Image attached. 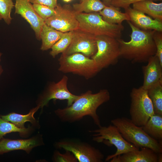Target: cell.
<instances>
[{"instance_id": "6da1fadb", "label": "cell", "mask_w": 162, "mask_h": 162, "mask_svg": "<svg viewBox=\"0 0 162 162\" xmlns=\"http://www.w3.org/2000/svg\"><path fill=\"white\" fill-rule=\"evenodd\" d=\"M109 91L102 89L96 93L90 90L79 95L70 106L55 111L56 115L62 122L72 123L81 119L86 116L91 117L98 127L101 125L97 113L98 107L110 99Z\"/></svg>"}, {"instance_id": "7a4b0ae2", "label": "cell", "mask_w": 162, "mask_h": 162, "mask_svg": "<svg viewBox=\"0 0 162 162\" xmlns=\"http://www.w3.org/2000/svg\"><path fill=\"white\" fill-rule=\"evenodd\" d=\"M131 30L130 40L126 41L117 39L120 51V57L132 63L147 62L155 55L156 49L153 38L155 30H145L134 26L127 21Z\"/></svg>"}, {"instance_id": "3957f363", "label": "cell", "mask_w": 162, "mask_h": 162, "mask_svg": "<svg viewBox=\"0 0 162 162\" xmlns=\"http://www.w3.org/2000/svg\"><path fill=\"white\" fill-rule=\"evenodd\" d=\"M111 122L118 129L122 137L128 142L138 149L149 148L157 153L162 152V142L152 138L143 130L125 117L117 118Z\"/></svg>"}, {"instance_id": "277c9868", "label": "cell", "mask_w": 162, "mask_h": 162, "mask_svg": "<svg viewBox=\"0 0 162 162\" xmlns=\"http://www.w3.org/2000/svg\"><path fill=\"white\" fill-rule=\"evenodd\" d=\"M76 16L79 29L95 36L105 35L121 38L124 28L122 24L109 23L103 20L98 12H76Z\"/></svg>"}, {"instance_id": "5b68a950", "label": "cell", "mask_w": 162, "mask_h": 162, "mask_svg": "<svg viewBox=\"0 0 162 162\" xmlns=\"http://www.w3.org/2000/svg\"><path fill=\"white\" fill-rule=\"evenodd\" d=\"M58 61L59 71L72 73L86 79L93 77L101 70L93 59L80 53L68 55L62 54Z\"/></svg>"}, {"instance_id": "8992f818", "label": "cell", "mask_w": 162, "mask_h": 162, "mask_svg": "<svg viewBox=\"0 0 162 162\" xmlns=\"http://www.w3.org/2000/svg\"><path fill=\"white\" fill-rule=\"evenodd\" d=\"M92 133L93 140L98 143H102L108 146H114L117 150L114 154L108 155L105 159L108 161L113 158L129 152L139 149L127 142L122 137L118 128L113 124L99 127Z\"/></svg>"}, {"instance_id": "52a82bcc", "label": "cell", "mask_w": 162, "mask_h": 162, "mask_svg": "<svg viewBox=\"0 0 162 162\" xmlns=\"http://www.w3.org/2000/svg\"><path fill=\"white\" fill-rule=\"evenodd\" d=\"M131 103L129 110L130 120L136 125L144 126L154 113L152 102L147 90L142 86L133 88L130 93Z\"/></svg>"}, {"instance_id": "ba28073f", "label": "cell", "mask_w": 162, "mask_h": 162, "mask_svg": "<svg viewBox=\"0 0 162 162\" xmlns=\"http://www.w3.org/2000/svg\"><path fill=\"white\" fill-rule=\"evenodd\" d=\"M97 50L91 58L102 70L116 64L120 57L119 45L117 39L110 36H96Z\"/></svg>"}, {"instance_id": "9c48e42d", "label": "cell", "mask_w": 162, "mask_h": 162, "mask_svg": "<svg viewBox=\"0 0 162 162\" xmlns=\"http://www.w3.org/2000/svg\"><path fill=\"white\" fill-rule=\"evenodd\" d=\"M55 145L57 148L71 152L79 162H102L104 158L99 150L86 142L64 139Z\"/></svg>"}, {"instance_id": "30bf717a", "label": "cell", "mask_w": 162, "mask_h": 162, "mask_svg": "<svg viewBox=\"0 0 162 162\" xmlns=\"http://www.w3.org/2000/svg\"><path fill=\"white\" fill-rule=\"evenodd\" d=\"M55 9V14L45 21L46 24L63 33L79 29V22L73 7L58 4Z\"/></svg>"}, {"instance_id": "8fae6325", "label": "cell", "mask_w": 162, "mask_h": 162, "mask_svg": "<svg viewBox=\"0 0 162 162\" xmlns=\"http://www.w3.org/2000/svg\"><path fill=\"white\" fill-rule=\"evenodd\" d=\"M96 36L80 29L73 31L71 42L62 54L68 55L80 53L90 58L96 52Z\"/></svg>"}, {"instance_id": "7c38bea8", "label": "cell", "mask_w": 162, "mask_h": 162, "mask_svg": "<svg viewBox=\"0 0 162 162\" xmlns=\"http://www.w3.org/2000/svg\"><path fill=\"white\" fill-rule=\"evenodd\" d=\"M68 77L64 75L58 82L50 84L39 99L38 105L40 108L43 109L51 99L66 100H67L68 106H70L79 95L72 94L68 90Z\"/></svg>"}, {"instance_id": "4fadbf2b", "label": "cell", "mask_w": 162, "mask_h": 162, "mask_svg": "<svg viewBox=\"0 0 162 162\" xmlns=\"http://www.w3.org/2000/svg\"><path fill=\"white\" fill-rule=\"evenodd\" d=\"M15 13L20 15L30 24L36 38L40 40V33L45 21L37 14L29 0H15Z\"/></svg>"}, {"instance_id": "5bb4252c", "label": "cell", "mask_w": 162, "mask_h": 162, "mask_svg": "<svg viewBox=\"0 0 162 162\" xmlns=\"http://www.w3.org/2000/svg\"><path fill=\"white\" fill-rule=\"evenodd\" d=\"M124 10L129 21L136 27L142 30L162 32V21L153 19L130 6Z\"/></svg>"}, {"instance_id": "9a60e30c", "label": "cell", "mask_w": 162, "mask_h": 162, "mask_svg": "<svg viewBox=\"0 0 162 162\" xmlns=\"http://www.w3.org/2000/svg\"><path fill=\"white\" fill-rule=\"evenodd\" d=\"M147 64L142 67L143 75L142 87L147 90L153 85L162 80V64L155 55L148 60Z\"/></svg>"}, {"instance_id": "2e32d148", "label": "cell", "mask_w": 162, "mask_h": 162, "mask_svg": "<svg viewBox=\"0 0 162 162\" xmlns=\"http://www.w3.org/2000/svg\"><path fill=\"white\" fill-rule=\"evenodd\" d=\"M114 157L110 162H158V153L145 147Z\"/></svg>"}, {"instance_id": "e0dca14e", "label": "cell", "mask_w": 162, "mask_h": 162, "mask_svg": "<svg viewBox=\"0 0 162 162\" xmlns=\"http://www.w3.org/2000/svg\"><path fill=\"white\" fill-rule=\"evenodd\" d=\"M41 144L35 137L27 139L16 140L3 137L0 139V154L18 150H23L29 153L33 148Z\"/></svg>"}, {"instance_id": "ac0fdd59", "label": "cell", "mask_w": 162, "mask_h": 162, "mask_svg": "<svg viewBox=\"0 0 162 162\" xmlns=\"http://www.w3.org/2000/svg\"><path fill=\"white\" fill-rule=\"evenodd\" d=\"M132 8L153 19L162 21V3H156L153 0H145L132 4Z\"/></svg>"}, {"instance_id": "d6986e66", "label": "cell", "mask_w": 162, "mask_h": 162, "mask_svg": "<svg viewBox=\"0 0 162 162\" xmlns=\"http://www.w3.org/2000/svg\"><path fill=\"white\" fill-rule=\"evenodd\" d=\"M64 33L45 23L43 26L40 33V40L42 41L41 50L45 51L51 49L52 46L61 38Z\"/></svg>"}, {"instance_id": "ffe728a7", "label": "cell", "mask_w": 162, "mask_h": 162, "mask_svg": "<svg viewBox=\"0 0 162 162\" xmlns=\"http://www.w3.org/2000/svg\"><path fill=\"white\" fill-rule=\"evenodd\" d=\"M40 108V106L38 105L36 107L31 110L26 115L11 112L8 115L0 116L3 119L12 123L18 128H25L24 124L26 122H30L34 125L37 124L34 115Z\"/></svg>"}, {"instance_id": "44dd1931", "label": "cell", "mask_w": 162, "mask_h": 162, "mask_svg": "<svg viewBox=\"0 0 162 162\" xmlns=\"http://www.w3.org/2000/svg\"><path fill=\"white\" fill-rule=\"evenodd\" d=\"M120 8L110 5L106 6L98 13L103 19L112 24H122L124 21H129L128 15L120 11Z\"/></svg>"}, {"instance_id": "7402d4cb", "label": "cell", "mask_w": 162, "mask_h": 162, "mask_svg": "<svg viewBox=\"0 0 162 162\" xmlns=\"http://www.w3.org/2000/svg\"><path fill=\"white\" fill-rule=\"evenodd\" d=\"M142 127L144 131L150 137L162 142V115L154 114Z\"/></svg>"}, {"instance_id": "603a6c76", "label": "cell", "mask_w": 162, "mask_h": 162, "mask_svg": "<svg viewBox=\"0 0 162 162\" xmlns=\"http://www.w3.org/2000/svg\"><path fill=\"white\" fill-rule=\"evenodd\" d=\"M147 91L152 104L154 113L162 115V80L152 85Z\"/></svg>"}, {"instance_id": "cb8c5ba5", "label": "cell", "mask_w": 162, "mask_h": 162, "mask_svg": "<svg viewBox=\"0 0 162 162\" xmlns=\"http://www.w3.org/2000/svg\"><path fill=\"white\" fill-rule=\"evenodd\" d=\"M106 6L100 0H83L80 3L73 4V8L76 13H88L99 12Z\"/></svg>"}, {"instance_id": "d4e9b609", "label": "cell", "mask_w": 162, "mask_h": 162, "mask_svg": "<svg viewBox=\"0 0 162 162\" xmlns=\"http://www.w3.org/2000/svg\"><path fill=\"white\" fill-rule=\"evenodd\" d=\"M73 31L64 33L61 38L51 48L50 54L53 58L63 52L70 45L72 38Z\"/></svg>"}, {"instance_id": "484cf974", "label": "cell", "mask_w": 162, "mask_h": 162, "mask_svg": "<svg viewBox=\"0 0 162 162\" xmlns=\"http://www.w3.org/2000/svg\"><path fill=\"white\" fill-rule=\"evenodd\" d=\"M31 130V127L20 128L9 122L3 119L0 116V139L6 134L12 132H18L21 135L27 134Z\"/></svg>"}, {"instance_id": "4316f807", "label": "cell", "mask_w": 162, "mask_h": 162, "mask_svg": "<svg viewBox=\"0 0 162 162\" xmlns=\"http://www.w3.org/2000/svg\"><path fill=\"white\" fill-rule=\"evenodd\" d=\"M14 7L12 0H0V16L8 25L11 23L12 18L10 14Z\"/></svg>"}, {"instance_id": "83f0119b", "label": "cell", "mask_w": 162, "mask_h": 162, "mask_svg": "<svg viewBox=\"0 0 162 162\" xmlns=\"http://www.w3.org/2000/svg\"><path fill=\"white\" fill-rule=\"evenodd\" d=\"M33 5L36 13L45 22L47 19L55 14V8L38 4H33Z\"/></svg>"}, {"instance_id": "f1b7e54d", "label": "cell", "mask_w": 162, "mask_h": 162, "mask_svg": "<svg viewBox=\"0 0 162 162\" xmlns=\"http://www.w3.org/2000/svg\"><path fill=\"white\" fill-rule=\"evenodd\" d=\"M53 160L57 162H77V159L74 155L70 151L65 150L64 153H61L58 151L55 152L53 155Z\"/></svg>"}, {"instance_id": "f546056e", "label": "cell", "mask_w": 162, "mask_h": 162, "mask_svg": "<svg viewBox=\"0 0 162 162\" xmlns=\"http://www.w3.org/2000/svg\"><path fill=\"white\" fill-rule=\"evenodd\" d=\"M153 38L156 49L155 55L162 64V32L155 31Z\"/></svg>"}, {"instance_id": "4dcf8cb0", "label": "cell", "mask_w": 162, "mask_h": 162, "mask_svg": "<svg viewBox=\"0 0 162 162\" xmlns=\"http://www.w3.org/2000/svg\"><path fill=\"white\" fill-rule=\"evenodd\" d=\"M144 0H113L111 2L110 5L119 8H122L125 9L134 3Z\"/></svg>"}, {"instance_id": "1f68e13d", "label": "cell", "mask_w": 162, "mask_h": 162, "mask_svg": "<svg viewBox=\"0 0 162 162\" xmlns=\"http://www.w3.org/2000/svg\"><path fill=\"white\" fill-rule=\"evenodd\" d=\"M33 4L44 5L53 8H55L57 5V0H29Z\"/></svg>"}, {"instance_id": "d6a6232c", "label": "cell", "mask_w": 162, "mask_h": 162, "mask_svg": "<svg viewBox=\"0 0 162 162\" xmlns=\"http://www.w3.org/2000/svg\"><path fill=\"white\" fill-rule=\"evenodd\" d=\"M113 0H103V2L106 6H108L110 5L111 2Z\"/></svg>"}, {"instance_id": "836d02e7", "label": "cell", "mask_w": 162, "mask_h": 162, "mask_svg": "<svg viewBox=\"0 0 162 162\" xmlns=\"http://www.w3.org/2000/svg\"><path fill=\"white\" fill-rule=\"evenodd\" d=\"M158 162H161L162 161V153H158Z\"/></svg>"}, {"instance_id": "e575fe53", "label": "cell", "mask_w": 162, "mask_h": 162, "mask_svg": "<svg viewBox=\"0 0 162 162\" xmlns=\"http://www.w3.org/2000/svg\"><path fill=\"white\" fill-rule=\"evenodd\" d=\"M2 55V54L1 52H0V62L1 61V57ZM3 71V70L2 68V67L1 65L0 64V76H1L2 73Z\"/></svg>"}, {"instance_id": "d590c367", "label": "cell", "mask_w": 162, "mask_h": 162, "mask_svg": "<svg viewBox=\"0 0 162 162\" xmlns=\"http://www.w3.org/2000/svg\"><path fill=\"white\" fill-rule=\"evenodd\" d=\"M63 0L64 2H69L70 1L72 0Z\"/></svg>"}, {"instance_id": "8d00e7d4", "label": "cell", "mask_w": 162, "mask_h": 162, "mask_svg": "<svg viewBox=\"0 0 162 162\" xmlns=\"http://www.w3.org/2000/svg\"><path fill=\"white\" fill-rule=\"evenodd\" d=\"M2 18L1 17V16H0V20H2Z\"/></svg>"}, {"instance_id": "74e56055", "label": "cell", "mask_w": 162, "mask_h": 162, "mask_svg": "<svg viewBox=\"0 0 162 162\" xmlns=\"http://www.w3.org/2000/svg\"><path fill=\"white\" fill-rule=\"evenodd\" d=\"M80 0L81 1V2H82V1L83 0Z\"/></svg>"}]
</instances>
